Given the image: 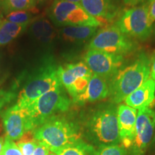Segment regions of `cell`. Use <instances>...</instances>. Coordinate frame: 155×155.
Instances as JSON below:
<instances>
[{"mask_svg":"<svg viewBox=\"0 0 155 155\" xmlns=\"http://www.w3.org/2000/svg\"><path fill=\"white\" fill-rule=\"evenodd\" d=\"M117 104L106 101L90 108L79 119L83 137L93 146L120 144Z\"/></svg>","mask_w":155,"mask_h":155,"instance_id":"6da1fadb","label":"cell"},{"mask_svg":"<svg viewBox=\"0 0 155 155\" xmlns=\"http://www.w3.org/2000/svg\"><path fill=\"white\" fill-rule=\"evenodd\" d=\"M151 58L139 52L131 61H126L117 73L108 81L110 101L119 104L149 79Z\"/></svg>","mask_w":155,"mask_h":155,"instance_id":"7a4b0ae2","label":"cell"},{"mask_svg":"<svg viewBox=\"0 0 155 155\" xmlns=\"http://www.w3.org/2000/svg\"><path fill=\"white\" fill-rule=\"evenodd\" d=\"M33 132L35 139L50 152L81 140L83 137L79 119L63 114L52 117Z\"/></svg>","mask_w":155,"mask_h":155,"instance_id":"3957f363","label":"cell"},{"mask_svg":"<svg viewBox=\"0 0 155 155\" xmlns=\"http://www.w3.org/2000/svg\"><path fill=\"white\" fill-rule=\"evenodd\" d=\"M72 100L63 85L50 91L21 111L26 131H35L48 120L68 111Z\"/></svg>","mask_w":155,"mask_h":155,"instance_id":"277c9868","label":"cell"},{"mask_svg":"<svg viewBox=\"0 0 155 155\" xmlns=\"http://www.w3.org/2000/svg\"><path fill=\"white\" fill-rule=\"evenodd\" d=\"M58 69V65L50 61L31 75L18 94L15 107L24 109L43 94L62 86Z\"/></svg>","mask_w":155,"mask_h":155,"instance_id":"5b68a950","label":"cell"},{"mask_svg":"<svg viewBox=\"0 0 155 155\" xmlns=\"http://www.w3.org/2000/svg\"><path fill=\"white\" fill-rule=\"evenodd\" d=\"M87 48L127 56L137 53L139 45L137 40L126 35L114 25L98 30L89 41Z\"/></svg>","mask_w":155,"mask_h":155,"instance_id":"8992f818","label":"cell"},{"mask_svg":"<svg viewBox=\"0 0 155 155\" xmlns=\"http://www.w3.org/2000/svg\"><path fill=\"white\" fill-rule=\"evenodd\" d=\"M152 24L150 17V2H148L123 12L116 19L114 25L130 38L145 41L152 33Z\"/></svg>","mask_w":155,"mask_h":155,"instance_id":"52a82bcc","label":"cell"},{"mask_svg":"<svg viewBox=\"0 0 155 155\" xmlns=\"http://www.w3.org/2000/svg\"><path fill=\"white\" fill-rule=\"evenodd\" d=\"M49 16L58 26L100 27V20L88 14L80 5L63 0H54L49 9Z\"/></svg>","mask_w":155,"mask_h":155,"instance_id":"ba28073f","label":"cell"},{"mask_svg":"<svg viewBox=\"0 0 155 155\" xmlns=\"http://www.w3.org/2000/svg\"><path fill=\"white\" fill-rule=\"evenodd\" d=\"M155 133V110L145 108L139 110L129 155H144Z\"/></svg>","mask_w":155,"mask_h":155,"instance_id":"9c48e42d","label":"cell"},{"mask_svg":"<svg viewBox=\"0 0 155 155\" xmlns=\"http://www.w3.org/2000/svg\"><path fill=\"white\" fill-rule=\"evenodd\" d=\"M126 61L127 59L124 55L96 50H88L83 56V62L93 74L102 77L108 82Z\"/></svg>","mask_w":155,"mask_h":155,"instance_id":"30bf717a","label":"cell"},{"mask_svg":"<svg viewBox=\"0 0 155 155\" xmlns=\"http://www.w3.org/2000/svg\"><path fill=\"white\" fill-rule=\"evenodd\" d=\"M137 111L126 104L117 108V119L121 144L127 150L130 149L134 137Z\"/></svg>","mask_w":155,"mask_h":155,"instance_id":"8fae6325","label":"cell"},{"mask_svg":"<svg viewBox=\"0 0 155 155\" xmlns=\"http://www.w3.org/2000/svg\"><path fill=\"white\" fill-rule=\"evenodd\" d=\"M79 5L88 14L100 21H113L121 15L116 0H81Z\"/></svg>","mask_w":155,"mask_h":155,"instance_id":"7c38bea8","label":"cell"},{"mask_svg":"<svg viewBox=\"0 0 155 155\" xmlns=\"http://www.w3.org/2000/svg\"><path fill=\"white\" fill-rule=\"evenodd\" d=\"M108 83L106 79L93 74L88 86L82 94L72 100V103L78 106H83L88 103H95L104 100L108 97Z\"/></svg>","mask_w":155,"mask_h":155,"instance_id":"4fadbf2b","label":"cell"},{"mask_svg":"<svg viewBox=\"0 0 155 155\" xmlns=\"http://www.w3.org/2000/svg\"><path fill=\"white\" fill-rule=\"evenodd\" d=\"M1 117L6 137L12 140H18L27 131L22 112L14 106L2 111Z\"/></svg>","mask_w":155,"mask_h":155,"instance_id":"5bb4252c","label":"cell"},{"mask_svg":"<svg viewBox=\"0 0 155 155\" xmlns=\"http://www.w3.org/2000/svg\"><path fill=\"white\" fill-rule=\"evenodd\" d=\"M155 100V81L152 78L145 81L137 90L129 95L124 102L126 105L135 109L148 108Z\"/></svg>","mask_w":155,"mask_h":155,"instance_id":"9a60e30c","label":"cell"},{"mask_svg":"<svg viewBox=\"0 0 155 155\" xmlns=\"http://www.w3.org/2000/svg\"><path fill=\"white\" fill-rule=\"evenodd\" d=\"M98 31V27L65 26L60 30L61 40L71 45L80 46L91 40Z\"/></svg>","mask_w":155,"mask_h":155,"instance_id":"2e32d148","label":"cell"},{"mask_svg":"<svg viewBox=\"0 0 155 155\" xmlns=\"http://www.w3.org/2000/svg\"><path fill=\"white\" fill-rule=\"evenodd\" d=\"M58 76L61 82L67 93L78 78L85 76H92L91 72L84 62L69 63L65 65H60L58 69Z\"/></svg>","mask_w":155,"mask_h":155,"instance_id":"e0dca14e","label":"cell"},{"mask_svg":"<svg viewBox=\"0 0 155 155\" xmlns=\"http://www.w3.org/2000/svg\"><path fill=\"white\" fill-rule=\"evenodd\" d=\"M57 155H96V150L92 144H88L83 139L73 144L52 151Z\"/></svg>","mask_w":155,"mask_h":155,"instance_id":"ac0fdd59","label":"cell"},{"mask_svg":"<svg viewBox=\"0 0 155 155\" xmlns=\"http://www.w3.org/2000/svg\"><path fill=\"white\" fill-rule=\"evenodd\" d=\"M28 25L17 24L9 21L3 20L0 25V46L5 45L14 40Z\"/></svg>","mask_w":155,"mask_h":155,"instance_id":"d6986e66","label":"cell"},{"mask_svg":"<svg viewBox=\"0 0 155 155\" xmlns=\"http://www.w3.org/2000/svg\"><path fill=\"white\" fill-rule=\"evenodd\" d=\"M16 144L22 155H32L38 146V141L35 139L33 131H26L20 139L16 141Z\"/></svg>","mask_w":155,"mask_h":155,"instance_id":"ffe728a7","label":"cell"},{"mask_svg":"<svg viewBox=\"0 0 155 155\" xmlns=\"http://www.w3.org/2000/svg\"><path fill=\"white\" fill-rule=\"evenodd\" d=\"M2 6L6 12L15 11H28L35 7L34 0H1Z\"/></svg>","mask_w":155,"mask_h":155,"instance_id":"44dd1931","label":"cell"},{"mask_svg":"<svg viewBox=\"0 0 155 155\" xmlns=\"http://www.w3.org/2000/svg\"><path fill=\"white\" fill-rule=\"evenodd\" d=\"M32 14L28 11H15L8 13L7 15V20L17 24L28 25L32 20Z\"/></svg>","mask_w":155,"mask_h":155,"instance_id":"7402d4cb","label":"cell"},{"mask_svg":"<svg viewBox=\"0 0 155 155\" xmlns=\"http://www.w3.org/2000/svg\"><path fill=\"white\" fill-rule=\"evenodd\" d=\"M96 155H129V153L121 144H112L98 147Z\"/></svg>","mask_w":155,"mask_h":155,"instance_id":"603a6c76","label":"cell"},{"mask_svg":"<svg viewBox=\"0 0 155 155\" xmlns=\"http://www.w3.org/2000/svg\"><path fill=\"white\" fill-rule=\"evenodd\" d=\"M43 29H42V38L40 42L42 43H50L55 37V30L53 25L47 19H42Z\"/></svg>","mask_w":155,"mask_h":155,"instance_id":"cb8c5ba5","label":"cell"},{"mask_svg":"<svg viewBox=\"0 0 155 155\" xmlns=\"http://www.w3.org/2000/svg\"><path fill=\"white\" fill-rule=\"evenodd\" d=\"M0 155H22L15 141L6 137Z\"/></svg>","mask_w":155,"mask_h":155,"instance_id":"d4e9b609","label":"cell"},{"mask_svg":"<svg viewBox=\"0 0 155 155\" xmlns=\"http://www.w3.org/2000/svg\"><path fill=\"white\" fill-rule=\"evenodd\" d=\"M49 153L50 150L47 147L38 142V146L32 155H49Z\"/></svg>","mask_w":155,"mask_h":155,"instance_id":"484cf974","label":"cell"},{"mask_svg":"<svg viewBox=\"0 0 155 155\" xmlns=\"http://www.w3.org/2000/svg\"><path fill=\"white\" fill-rule=\"evenodd\" d=\"M150 2V17L152 22L155 21V0H149Z\"/></svg>","mask_w":155,"mask_h":155,"instance_id":"4316f807","label":"cell"},{"mask_svg":"<svg viewBox=\"0 0 155 155\" xmlns=\"http://www.w3.org/2000/svg\"><path fill=\"white\" fill-rule=\"evenodd\" d=\"M150 77L152 80L155 81V53L151 58V67H150Z\"/></svg>","mask_w":155,"mask_h":155,"instance_id":"83f0119b","label":"cell"},{"mask_svg":"<svg viewBox=\"0 0 155 155\" xmlns=\"http://www.w3.org/2000/svg\"><path fill=\"white\" fill-rule=\"evenodd\" d=\"M122 1H123V2L126 5L134 7V6H136L138 5V4L142 2L144 0H122Z\"/></svg>","mask_w":155,"mask_h":155,"instance_id":"f1b7e54d","label":"cell"},{"mask_svg":"<svg viewBox=\"0 0 155 155\" xmlns=\"http://www.w3.org/2000/svg\"><path fill=\"white\" fill-rule=\"evenodd\" d=\"M4 139L2 137H0V154H1L2 150V147H3V144H4Z\"/></svg>","mask_w":155,"mask_h":155,"instance_id":"f546056e","label":"cell"},{"mask_svg":"<svg viewBox=\"0 0 155 155\" xmlns=\"http://www.w3.org/2000/svg\"><path fill=\"white\" fill-rule=\"evenodd\" d=\"M63 1H66V2H72V3H75V4H80L81 0H63Z\"/></svg>","mask_w":155,"mask_h":155,"instance_id":"4dcf8cb0","label":"cell"},{"mask_svg":"<svg viewBox=\"0 0 155 155\" xmlns=\"http://www.w3.org/2000/svg\"><path fill=\"white\" fill-rule=\"evenodd\" d=\"M150 147H151V148H155V133H154V137H153L152 142H151Z\"/></svg>","mask_w":155,"mask_h":155,"instance_id":"1f68e13d","label":"cell"},{"mask_svg":"<svg viewBox=\"0 0 155 155\" xmlns=\"http://www.w3.org/2000/svg\"><path fill=\"white\" fill-rule=\"evenodd\" d=\"M35 2V3L37 2H42L45 1V0H34Z\"/></svg>","mask_w":155,"mask_h":155,"instance_id":"d6a6232c","label":"cell"},{"mask_svg":"<svg viewBox=\"0 0 155 155\" xmlns=\"http://www.w3.org/2000/svg\"><path fill=\"white\" fill-rule=\"evenodd\" d=\"M49 155H57V154H55V153H53V152H50V153H49Z\"/></svg>","mask_w":155,"mask_h":155,"instance_id":"836d02e7","label":"cell"},{"mask_svg":"<svg viewBox=\"0 0 155 155\" xmlns=\"http://www.w3.org/2000/svg\"><path fill=\"white\" fill-rule=\"evenodd\" d=\"M2 21H3V20H2V19H1V18H0V25H1V24H2Z\"/></svg>","mask_w":155,"mask_h":155,"instance_id":"e575fe53","label":"cell"},{"mask_svg":"<svg viewBox=\"0 0 155 155\" xmlns=\"http://www.w3.org/2000/svg\"><path fill=\"white\" fill-rule=\"evenodd\" d=\"M154 106H155V104H154Z\"/></svg>","mask_w":155,"mask_h":155,"instance_id":"d590c367","label":"cell"}]
</instances>
